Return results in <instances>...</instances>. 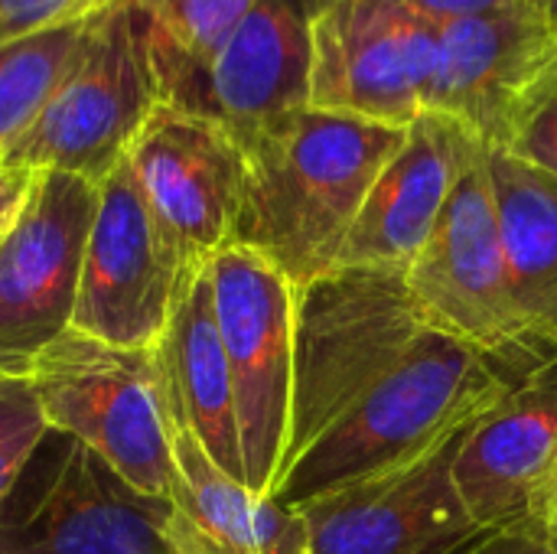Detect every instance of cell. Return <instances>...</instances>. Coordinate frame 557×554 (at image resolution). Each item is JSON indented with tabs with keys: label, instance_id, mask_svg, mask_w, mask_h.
I'll use <instances>...</instances> for the list:
<instances>
[{
	"label": "cell",
	"instance_id": "cell-1",
	"mask_svg": "<svg viewBox=\"0 0 557 554\" xmlns=\"http://www.w3.org/2000/svg\"><path fill=\"white\" fill-rule=\"evenodd\" d=\"M405 131L304 108L251 137L242 147L245 196L235 245L274 264L294 291L333 271Z\"/></svg>",
	"mask_w": 557,
	"mask_h": 554
},
{
	"label": "cell",
	"instance_id": "cell-2",
	"mask_svg": "<svg viewBox=\"0 0 557 554\" xmlns=\"http://www.w3.org/2000/svg\"><path fill=\"white\" fill-rule=\"evenodd\" d=\"M506 392V376L486 356L428 330L369 395L294 460L271 500L300 506L408 467L483 418Z\"/></svg>",
	"mask_w": 557,
	"mask_h": 554
},
{
	"label": "cell",
	"instance_id": "cell-3",
	"mask_svg": "<svg viewBox=\"0 0 557 554\" xmlns=\"http://www.w3.org/2000/svg\"><path fill=\"white\" fill-rule=\"evenodd\" d=\"M428 330L401 268H333L297 291L294 408L281 480Z\"/></svg>",
	"mask_w": 557,
	"mask_h": 554
},
{
	"label": "cell",
	"instance_id": "cell-4",
	"mask_svg": "<svg viewBox=\"0 0 557 554\" xmlns=\"http://www.w3.org/2000/svg\"><path fill=\"white\" fill-rule=\"evenodd\" d=\"M160 104L150 23L137 0H111L88 16L69 69L0 170H62L104 183Z\"/></svg>",
	"mask_w": 557,
	"mask_h": 554
},
{
	"label": "cell",
	"instance_id": "cell-5",
	"mask_svg": "<svg viewBox=\"0 0 557 554\" xmlns=\"http://www.w3.org/2000/svg\"><path fill=\"white\" fill-rule=\"evenodd\" d=\"M49 431L95 451L153 500L173 490V405L157 349H124L65 330L26 376Z\"/></svg>",
	"mask_w": 557,
	"mask_h": 554
},
{
	"label": "cell",
	"instance_id": "cell-6",
	"mask_svg": "<svg viewBox=\"0 0 557 554\" xmlns=\"http://www.w3.org/2000/svg\"><path fill=\"white\" fill-rule=\"evenodd\" d=\"M405 281L424 323L486 356L509 385L545 362L519 310L486 147L457 180L431 238L405 268Z\"/></svg>",
	"mask_w": 557,
	"mask_h": 554
},
{
	"label": "cell",
	"instance_id": "cell-7",
	"mask_svg": "<svg viewBox=\"0 0 557 554\" xmlns=\"http://www.w3.org/2000/svg\"><path fill=\"white\" fill-rule=\"evenodd\" d=\"M173 506L49 431L0 503V554H176Z\"/></svg>",
	"mask_w": 557,
	"mask_h": 554
},
{
	"label": "cell",
	"instance_id": "cell-8",
	"mask_svg": "<svg viewBox=\"0 0 557 554\" xmlns=\"http://www.w3.org/2000/svg\"><path fill=\"white\" fill-rule=\"evenodd\" d=\"M209 281L232 372L245 487L274 496L290 444L297 291L274 264L242 245L209 261Z\"/></svg>",
	"mask_w": 557,
	"mask_h": 554
},
{
	"label": "cell",
	"instance_id": "cell-9",
	"mask_svg": "<svg viewBox=\"0 0 557 554\" xmlns=\"http://www.w3.org/2000/svg\"><path fill=\"white\" fill-rule=\"evenodd\" d=\"M98 189L62 170L29 176L0 238V376H29L36 356L72 327Z\"/></svg>",
	"mask_w": 557,
	"mask_h": 554
},
{
	"label": "cell",
	"instance_id": "cell-10",
	"mask_svg": "<svg viewBox=\"0 0 557 554\" xmlns=\"http://www.w3.org/2000/svg\"><path fill=\"white\" fill-rule=\"evenodd\" d=\"M437 23L398 0H323L313 20L310 108L411 127L428 111Z\"/></svg>",
	"mask_w": 557,
	"mask_h": 554
},
{
	"label": "cell",
	"instance_id": "cell-11",
	"mask_svg": "<svg viewBox=\"0 0 557 554\" xmlns=\"http://www.w3.org/2000/svg\"><path fill=\"white\" fill-rule=\"evenodd\" d=\"M193 278L160 232L124 160L98 189L72 330L111 346L150 349Z\"/></svg>",
	"mask_w": 557,
	"mask_h": 554
},
{
	"label": "cell",
	"instance_id": "cell-12",
	"mask_svg": "<svg viewBox=\"0 0 557 554\" xmlns=\"http://www.w3.org/2000/svg\"><path fill=\"white\" fill-rule=\"evenodd\" d=\"M134 183L183 268L199 274L235 245L245 153L215 121L160 104L127 150Z\"/></svg>",
	"mask_w": 557,
	"mask_h": 554
},
{
	"label": "cell",
	"instance_id": "cell-13",
	"mask_svg": "<svg viewBox=\"0 0 557 554\" xmlns=\"http://www.w3.org/2000/svg\"><path fill=\"white\" fill-rule=\"evenodd\" d=\"M473 424L421 460L290 506L310 554H463L483 529L467 513L454 467Z\"/></svg>",
	"mask_w": 557,
	"mask_h": 554
},
{
	"label": "cell",
	"instance_id": "cell-14",
	"mask_svg": "<svg viewBox=\"0 0 557 554\" xmlns=\"http://www.w3.org/2000/svg\"><path fill=\"white\" fill-rule=\"evenodd\" d=\"M555 49L557 16L535 0L444 20L437 23L428 111L454 118L486 147H499L519 98Z\"/></svg>",
	"mask_w": 557,
	"mask_h": 554
},
{
	"label": "cell",
	"instance_id": "cell-15",
	"mask_svg": "<svg viewBox=\"0 0 557 554\" xmlns=\"http://www.w3.org/2000/svg\"><path fill=\"white\" fill-rule=\"evenodd\" d=\"M323 0H258L212 56L183 111L225 127L238 147L310 108L313 20Z\"/></svg>",
	"mask_w": 557,
	"mask_h": 554
},
{
	"label": "cell",
	"instance_id": "cell-16",
	"mask_svg": "<svg viewBox=\"0 0 557 554\" xmlns=\"http://www.w3.org/2000/svg\"><path fill=\"white\" fill-rule=\"evenodd\" d=\"M557 467V353L473 421L454 467L460 500L490 532L535 516Z\"/></svg>",
	"mask_w": 557,
	"mask_h": 554
},
{
	"label": "cell",
	"instance_id": "cell-17",
	"mask_svg": "<svg viewBox=\"0 0 557 554\" xmlns=\"http://www.w3.org/2000/svg\"><path fill=\"white\" fill-rule=\"evenodd\" d=\"M486 144L447 114L424 111L372 183L336 268H408L431 238L457 180Z\"/></svg>",
	"mask_w": 557,
	"mask_h": 554
},
{
	"label": "cell",
	"instance_id": "cell-18",
	"mask_svg": "<svg viewBox=\"0 0 557 554\" xmlns=\"http://www.w3.org/2000/svg\"><path fill=\"white\" fill-rule=\"evenodd\" d=\"M170 506L176 554H310L300 513L228 477L183 424L173 428Z\"/></svg>",
	"mask_w": 557,
	"mask_h": 554
},
{
	"label": "cell",
	"instance_id": "cell-19",
	"mask_svg": "<svg viewBox=\"0 0 557 554\" xmlns=\"http://www.w3.org/2000/svg\"><path fill=\"white\" fill-rule=\"evenodd\" d=\"M153 349L166 376L173 421L193 431L202 451L228 477L245 483L235 392L219 336L209 268L186 284Z\"/></svg>",
	"mask_w": 557,
	"mask_h": 554
},
{
	"label": "cell",
	"instance_id": "cell-20",
	"mask_svg": "<svg viewBox=\"0 0 557 554\" xmlns=\"http://www.w3.org/2000/svg\"><path fill=\"white\" fill-rule=\"evenodd\" d=\"M486 170L529 336L542 359L557 353V180L545 170L486 147Z\"/></svg>",
	"mask_w": 557,
	"mask_h": 554
},
{
	"label": "cell",
	"instance_id": "cell-21",
	"mask_svg": "<svg viewBox=\"0 0 557 554\" xmlns=\"http://www.w3.org/2000/svg\"><path fill=\"white\" fill-rule=\"evenodd\" d=\"M258 0H137L150 23L163 104H183Z\"/></svg>",
	"mask_w": 557,
	"mask_h": 554
},
{
	"label": "cell",
	"instance_id": "cell-22",
	"mask_svg": "<svg viewBox=\"0 0 557 554\" xmlns=\"http://www.w3.org/2000/svg\"><path fill=\"white\" fill-rule=\"evenodd\" d=\"M85 23L42 29L0 46V163L49 101L82 42Z\"/></svg>",
	"mask_w": 557,
	"mask_h": 554
},
{
	"label": "cell",
	"instance_id": "cell-23",
	"mask_svg": "<svg viewBox=\"0 0 557 554\" xmlns=\"http://www.w3.org/2000/svg\"><path fill=\"white\" fill-rule=\"evenodd\" d=\"M499 150L557 180V49L519 98Z\"/></svg>",
	"mask_w": 557,
	"mask_h": 554
},
{
	"label": "cell",
	"instance_id": "cell-24",
	"mask_svg": "<svg viewBox=\"0 0 557 554\" xmlns=\"http://www.w3.org/2000/svg\"><path fill=\"white\" fill-rule=\"evenodd\" d=\"M46 434L49 424L33 382L26 376H0V503Z\"/></svg>",
	"mask_w": 557,
	"mask_h": 554
},
{
	"label": "cell",
	"instance_id": "cell-25",
	"mask_svg": "<svg viewBox=\"0 0 557 554\" xmlns=\"http://www.w3.org/2000/svg\"><path fill=\"white\" fill-rule=\"evenodd\" d=\"M108 3L111 0H0V46L42 29L82 23Z\"/></svg>",
	"mask_w": 557,
	"mask_h": 554
},
{
	"label": "cell",
	"instance_id": "cell-26",
	"mask_svg": "<svg viewBox=\"0 0 557 554\" xmlns=\"http://www.w3.org/2000/svg\"><path fill=\"white\" fill-rule=\"evenodd\" d=\"M463 554H557V542L535 519H525L483 532Z\"/></svg>",
	"mask_w": 557,
	"mask_h": 554
},
{
	"label": "cell",
	"instance_id": "cell-27",
	"mask_svg": "<svg viewBox=\"0 0 557 554\" xmlns=\"http://www.w3.org/2000/svg\"><path fill=\"white\" fill-rule=\"evenodd\" d=\"M398 3L424 13L434 23H444V20L463 16V13H476V10H490V7L509 3V0H398Z\"/></svg>",
	"mask_w": 557,
	"mask_h": 554
},
{
	"label": "cell",
	"instance_id": "cell-28",
	"mask_svg": "<svg viewBox=\"0 0 557 554\" xmlns=\"http://www.w3.org/2000/svg\"><path fill=\"white\" fill-rule=\"evenodd\" d=\"M29 170H0V238L7 235L26 189H29Z\"/></svg>",
	"mask_w": 557,
	"mask_h": 554
},
{
	"label": "cell",
	"instance_id": "cell-29",
	"mask_svg": "<svg viewBox=\"0 0 557 554\" xmlns=\"http://www.w3.org/2000/svg\"><path fill=\"white\" fill-rule=\"evenodd\" d=\"M532 519L557 542V467L555 473H552V480H548V487H545V493H542V500H539V509H535Z\"/></svg>",
	"mask_w": 557,
	"mask_h": 554
},
{
	"label": "cell",
	"instance_id": "cell-30",
	"mask_svg": "<svg viewBox=\"0 0 557 554\" xmlns=\"http://www.w3.org/2000/svg\"><path fill=\"white\" fill-rule=\"evenodd\" d=\"M535 3H542L552 16H557V0H535Z\"/></svg>",
	"mask_w": 557,
	"mask_h": 554
}]
</instances>
